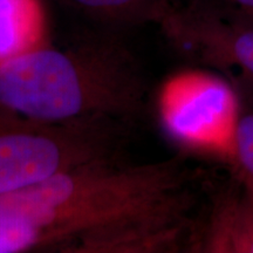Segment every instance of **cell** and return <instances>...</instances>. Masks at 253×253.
Returning <instances> with one entry per match:
<instances>
[{"label": "cell", "mask_w": 253, "mask_h": 253, "mask_svg": "<svg viewBox=\"0 0 253 253\" xmlns=\"http://www.w3.org/2000/svg\"><path fill=\"white\" fill-rule=\"evenodd\" d=\"M198 207L182 158H101L0 195V253H164Z\"/></svg>", "instance_id": "cell-1"}, {"label": "cell", "mask_w": 253, "mask_h": 253, "mask_svg": "<svg viewBox=\"0 0 253 253\" xmlns=\"http://www.w3.org/2000/svg\"><path fill=\"white\" fill-rule=\"evenodd\" d=\"M147 91L137 60L109 38L67 48L46 43L0 65V106L41 121L130 123Z\"/></svg>", "instance_id": "cell-2"}, {"label": "cell", "mask_w": 253, "mask_h": 253, "mask_svg": "<svg viewBox=\"0 0 253 253\" xmlns=\"http://www.w3.org/2000/svg\"><path fill=\"white\" fill-rule=\"evenodd\" d=\"M128 125L107 119L41 121L0 106V195L91 161L121 156Z\"/></svg>", "instance_id": "cell-3"}, {"label": "cell", "mask_w": 253, "mask_h": 253, "mask_svg": "<svg viewBox=\"0 0 253 253\" xmlns=\"http://www.w3.org/2000/svg\"><path fill=\"white\" fill-rule=\"evenodd\" d=\"M244 104L221 75L188 71L169 79L158 100L163 128L186 151L219 160L235 170L236 130Z\"/></svg>", "instance_id": "cell-4"}, {"label": "cell", "mask_w": 253, "mask_h": 253, "mask_svg": "<svg viewBox=\"0 0 253 253\" xmlns=\"http://www.w3.org/2000/svg\"><path fill=\"white\" fill-rule=\"evenodd\" d=\"M157 25L177 53L216 71L253 106L252 23L172 4Z\"/></svg>", "instance_id": "cell-5"}, {"label": "cell", "mask_w": 253, "mask_h": 253, "mask_svg": "<svg viewBox=\"0 0 253 253\" xmlns=\"http://www.w3.org/2000/svg\"><path fill=\"white\" fill-rule=\"evenodd\" d=\"M188 252L253 253V189L235 175L198 208Z\"/></svg>", "instance_id": "cell-6"}, {"label": "cell", "mask_w": 253, "mask_h": 253, "mask_svg": "<svg viewBox=\"0 0 253 253\" xmlns=\"http://www.w3.org/2000/svg\"><path fill=\"white\" fill-rule=\"evenodd\" d=\"M42 0H0V65L47 43Z\"/></svg>", "instance_id": "cell-7"}, {"label": "cell", "mask_w": 253, "mask_h": 253, "mask_svg": "<svg viewBox=\"0 0 253 253\" xmlns=\"http://www.w3.org/2000/svg\"><path fill=\"white\" fill-rule=\"evenodd\" d=\"M89 15L113 25L135 26V25L158 21L166 14L173 0H61Z\"/></svg>", "instance_id": "cell-8"}, {"label": "cell", "mask_w": 253, "mask_h": 253, "mask_svg": "<svg viewBox=\"0 0 253 253\" xmlns=\"http://www.w3.org/2000/svg\"><path fill=\"white\" fill-rule=\"evenodd\" d=\"M253 189V106L240 115L235 138V170L231 172Z\"/></svg>", "instance_id": "cell-9"}, {"label": "cell", "mask_w": 253, "mask_h": 253, "mask_svg": "<svg viewBox=\"0 0 253 253\" xmlns=\"http://www.w3.org/2000/svg\"><path fill=\"white\" fill-rule=\"evenodd\" d=\"M173 4L253 24V0H173Z\"/></svg>", "instance_id": "cell-10"}]
</instances>
